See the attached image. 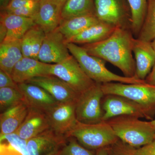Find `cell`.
<instances>
[{
  "label": "cell",
  "mask_w": 155,
  "mask_h": 155,
  "mask_svg": "<svg viewBox=\"0 0 155 155\" xmlns=\"http://www.w3.org/2000/svg\"><path fill=\"white\" fill-rule=\"evenodd\" d=\"M135 38L123 26H118L105 39L82 45L92 56L103 59L119 68L124 76L135 77V60L132 55Z\"/></svg>",
  "instance_id": "obj_1"
},
{
  "label": "cell",
  "mask_w": 155,
  "mask_h": 155,
  "mask_svg": "<svg viewBox=\"0 0 155 155\" xmlns=\"http://www.w3.org/2000/svg\"><path fill=\"white\" fill-rule=\"evenodd\" d=\"M137 116L123 115L107 120L120 140L135 149L150 143L155 138V127L151 121Z\"/></svg>",
  "instance_id": "obj_2"
},
{
  "label": "cell",
  "mask_w": 155,
  "mask_h": 155,
  "mask_svg": "<svg viewBox=\"0 0 155 155\" xmlns=\"http://www.w3.org/2000/svg\"><path fill=\"white\" fill-rule=\"evenodd\" d=\"M70 54L79 63L86 75L96 83L104 84L116 82L126 84H143L145 81L137 78L120 76L111 72L106 67V61L89 54L82 46L67 43Z\"/></svg>",
  "instance_id": "obj_3"
},
{
  "label": "cell",
  "mask_w": 155,
  "mask_h": 155,
  "mask_svg": "<svg viewBox=\"0 0 155 155\" xmlns=\"http://www.w3.org/2000/svg\"><path fill=\"white\" fill-rule=\"evenodd\" d=\"M104 95L121 96L141 106L150 119L155 114V86L143 84H126L112 82L102 84Z\"/></svg>",
  "instance_id": "obj_4"
},
{
  "label": "cell",
  "mask_w": 155,
  "mask_h": 155,
  "mask_svg": "<svg viewBox=\"0 0 155 155\" xmlns=\"http://www.w3.org/2000/svg\"><path fill=\"white\" fill-rule=\"evenodd\" d=\"M77 140L82 146L96 151L110 147L119 140L113 128L107 122L95 124H85L78 122L69 137Z\"/></svg>",
  "instance_id": "obj_5"
},
{
  "label": "cell",
  "mask_w": 155,
  "mask_h": 155,
  "mask_svg": "<svg viewBox=\"0 0 155 155\" xmlns=\"http://www.w3.org/2000/svg\"><path fill=\"white\" fill-rule=\"evenodd\" d=\"M101 84L96 83L79 95L76 102V118L80 123L95 124L103 122L104 111L102 101L104 94Z\"/></svg>",
  "instance_id": "obj_6"
},
{
  "label": "cell",
  "mask_w": 155,
  "mask_h": 155,
  "mask_svg": "<svg viewBox=\"0 0 155 155\" xmlns=\"http://www.w3.org/2000/svg\"><path fill=\"white\" fill-rule=\"evenodd\" d=\"M50 75H54L64 81L79 94L96 83L86 75L72 55L61 63L51 64Z\"/></svg>",
  "instance_id": "obj_7"
},
{
  "label": "cell",
  "mask_w": 155,
  "mask_h": 155,
  "mask_svg": "<svg viewBox=\"0 0 155 155\" xmlns=\"http://www.w3.org/2000/svg\"><path fill=\"white\" fill-rule=\"evenodd\" d=\"M76 102L58 103L45 113L50 129L66 138L75 127L76 118Z\"/></svg>",
  "instance_id": "obj_8"
},
{
  "label": "cell",
  "mask_w": 155,
  "mask_h": 155,
  "mask_svg": "<svg viewBox=\"0 0 155 155\" xmlns=\"http://www.w3.org/2000/svg\"><path fill=\"white\" fill-rule=\"evenodd\" d=\"M102 100V107L104 111L103 122L123 115L150 119L141 106L124 97L117 95H104Z\"/></svg>",
  "instance_id": "obj_9"
},
{
  "label": "cell",
  "mask_w": 155,
  "mask_h": 155,
  "mask_svg": "<svg viewBox=\"0 0 155 155\" xmlns=\"http://www.w3.org/2000/svg\"><path fill=\"white\" fill-rule=\"evenodd\" d=\"M71 55L66 38L58 28L46 34L38 56V61L46 64H58Z\"/></svg>",
  "instance_id": "obj_10"
},
{
  "label": "cell",
  "mask_w": 155,
  "mask_h": 155,
  "mask_svg": "<svg viewBox=\"0 0 155 155\" xmlns=\"http://www.w3.org/2000/svg\"><path fill=\"white\" fill-rule=\"evenodd\" d=\"M25 82L35 84L44 89L58 103L76 102L80 95L65 81L54 75L35 77Z\"/></svg>",
  "instance_id": "obj_11"
},
{
  "label": "cell",
  "mask_w": 155,
  "mask_h": 155,
  "mask_svg": "<svg viewBox=\"0 0 155 155\" xmlns=\"http://www.w3.org/2000/svg\"><path fill=\"white\" fill-rule=\"evenodd\" d=\"M67 138L58 135L51 129L27 140L29 155H57Z\"/></svg>",
  "instance_id": "obj_12"
},
{
  "label": "cell",
  "mask_w": 155,
  "mask_h": 155,
  "mask_svg": "<svg viewBox=\"0 0 155 155\" xmlns=\"http://www.w3.org/2000/svg\"><path fill=\"white\" fill-rule=\"evenodd\" d=\"M19 90L23 94L24 101L29 108L45 113L58 103L44 89L28 83L18 84Z\"/></svg>",
  "instance_id": "obj_13"
},
{
  "label": "cell",
  "mask_w": 155,
  "mask_h": 155,
  "mask_svg": "<svg viewBox=\"0 0 155 155\" xmlns=\"http://www.w3.org/2000/svg\"><path fill=\"white\" fill-rule=\"evenodd\" d=\"M51 65L34 58L23 57L15 65L11 76L17 84L25 82L34 78L49 75Z\"/></svg>",
  "instance_id": "obj_14"
},
{
  "label": "cell",
  "mask_w": 155,
  "mask_h": 155,
  "mask_svg": "<svg viewBox=\"0 0 155 155\" xmlns=\"http://www.w3.org/2000/svg\"><path fill=\"white\" fill-rule=\"evenodd\" d=\"M133 53L135 57V76L145 80L155 64V53L150 43L134 40Z\"/></svg>",
  "instance_id": "obj_15"
},
{
  "label": "cell",
  "mask_w": 155,
  "mask_h": 155,
  "mask_svg": "<svg viewBox=\"0 0 155 155\" xmlns=\"http://www.w3.org/2000/svg\"><path fill=\"white\" fill-rule=\"evenodd\" d=\"M94 7L100 21L116 27L123 26L125 14L122 0H94Z\"/></svg>",
  "instance_id": "obj_16"
},
{
  "label": "cell",
  "mask_w": 155,
  "mask_h": 155,
  "mask_svg": "<svg viewBox=\"0 0 155 155\" xmlns=\"http://www.w3.org/2000/svg\"><path fill=\"white\" fill-rule=\"evenodd\" d=\"M49 129L44 112L29 108L27 116L16 132L21 138L28 140Z\"/></svg>",
  "instance_id": "obj_17"
},
{
  "label": "cell",
  "mask_w": 155,
  "mask_h": 155,
  "mask_svg": "<svg viewBox=\"0 0 155 155\" xmlns=\"http://www.w3.org/2000/svg\"><path fill=\"white\" fill-rule=\"evenodd\" d=\"M29 107L25 101L20 102L0 115V135L16 132L28 114Z\"/></svg>",
  "instance_id": "obj_18"
},
{
  "label": "cell",
  "mask_w": 155,
  "mask_h": 155,
  "mask_svg": "<svg viewBox=\"0 0 155 155\" xmlns=\"http://www.w3.org/2000/svg\"><path fill=\"white\" fill-rule=\"evenodd\" d=\"M62 9L50 0H43L37 14L34 18L45 34L52 32L59 27L62 21Z\"/></svg>",
  "instance_id": "obj_19"
},
{
  "label": "cell",
  "mask_w": 155,
  "mask_h": 155,
  "mask_svg": "<svg viewBox=\"0 0 155 155\" xmlns=\"http://www.w3.org/2000/svg\"><path fill=\"white\" fill-rule=\"evenodd\" d=\"M116 27L109 23L100 21L77 35L66 40V42L83 45L94 43L104 40L110 36Z\"/></svg>",
  "instance_id": "obj_20"
},
{
  "label": "cell",
  "mask_w": 155,
  "mask_h": 155,
  "mask_svg": "<svg viewBox=\"0 0 155 155\" xmlns=\"http://www.w3.org/2000/svg\"><path fill=\"white\" fill-rule=\"evenodd\" d=\"M0 22L7 31L5 39H21L25 33L35 25L32 18H26L1 11Z\"/></svg>",
  "instance_id": "obj_21"
},
{
  "label": "cell",
  "mask_w": 155,
  "mask_h": 155,
  "mask_svg": "<svg viewBox=\"0 0 155 155\" xmlns=\"http://www.w3.org/2000/svg\"><path fill=\"white\" fill-rule=\"evenodd\" d=\"M23 57L21 39H5L0 44V69L9 75Z\"/></svg>",
  "instance_id": "obj_22"
},
{
  "label": "cell",
  "mask_w": 155,
  "mask_h": 155,
  "mask_svg": "<svg viewBox=\"0 0 155 155\" xmlns=\"http://www.w3.org/2000/svg\"><path fill=\"white\" fill-rule=\"evenodd\" d=\"M100 21L95 14H86L62 20L58 29L67 40Z\"/></svg>",
  "instance_id": "obj_23"
},
{
  "label": "cell",
  "mask_w": 155,
  "mask_h": 155,
  "mask_svg": "<svg viewBox=\"0 0 155 155\" xmlns=\"http://www.w3.org/2000/svg\"><path fill=\"white\" fill-rule=\"evenodd\" d=\"M45 36V31L38 25L31 27L21 39L23 57L38 60L39 53Z\"/></svg>",
  "instance_id": "obj_24"
},
{
  "label": "cell",
  "mask_w": 155,
  "mask_h": 155,
  "mask_svg": "<svg viewBox=\"0 0 155 155\" xmlns=\"http://www.w3.org/2000/svg\"><path fill=\"white\" fill-rule=\"evenodd\" d=\"M95 14L94 0H67L61 11L62 20Z\"/></svg>",
  "instance_id": "obj_25"
},
{
  "label": "cell",
  "mask_w": 155,
  "mask_h": 155,
  "mask_svg": "<svg viewBox=\"0 0 155 155\" xmlns=\"http://www.w3.org/2000/svg\"><path fill=\"white\" fill-rule=\"evenodd\" d=\"M127 1L131 14V29L134 35L137 36L144 22L148 0H127Z\"/></svg>",
  "instance_id": "obj_26"
},
{
  "label": "cell",
  "mask_w": 155,
  "mask_h": 155,
  "mask_svg": "<svg viewBox=\"0 0 155 155\" xmlns=\"http://www.w3.org/2000/svg\"><path fill=\"white\" fill-rule=\"evenodd\" d=\"M137 38L149 43L155 39V0H148L144 22Z\"/></svg>",
  "instance_id": "obj_27"
},
{
  "label": "cell",
  "mask_w": 155,
  "mask_h": 155,
  "mask_svg": "<svg viewBox=\"0 0 155 155\" xmlns=\"http://www.w3.org/2000/svg\"><path fill=\"white\" fill-rule=\"evenodd\" d=\"M24 101V97L18 88H0V111L3 113L12 106Z\"/></svg>",
  "instance_id": "obj_28"
},
{
  "label": "cell",
  "mask_w": 155,
  "mask_h": 155,
  "mask_svg": "<svg viewBox=\"0 0 155 155\" xmlns=\"http://www.w3.org/2000/svg\"><path fill=\"white\" fill-rule=\"evenodd\" d=\"M96 151L87 149L81 145L74 137L67 138V142L58 155H95Z\"/></svg>",
  "instance_id": "obj_29"
},
{
  "label": "cell",
  "mask_w": 155,
  "mask_h": 155,
  "mask_svg": "<svg viewBox=\"0 0 155 155\" xmlns=\"http://www.w3.org/2000/svg\"><path fill=\"white\" fill-rule=\"evenodd\" d=\"M6 141L22 153L23 155H29L27 149V140L21 138L17 132L0 135V143Z\"/></svg>",
  "instance_id": "obj_30"
},
{
  "label": "cell",
  "mask_w": 155,
  "mask_h": 155,
  "mask_svg": "<svg viewBox=\"0 0 155 155\" xmlns=\"http://www.w3.org/2000/svg\"><path fill=\"white\" fill-rule=\"evenodd\" d=\"M136 149L119 139L109 147L108 155H135Z\"/></svg>",
  "instance_id": "obj_31"
},
{
  "label": "cell",
  "mask_w": 155,
  "mask_h": 155,
  "mask_svg": "<svg viewBox=\"0 0 155 155\" xmlns=\"http://www.w3.org/2000/svg\"><path fill=\"white\" fill-rule=\"evenodd\" d=\"M41 2L39 4H36V5H33L22 7V8L15 9L13 11H5L7 13H10V14L17 15V16L26 17V18H32L34 19L38 12L40 5Z\"/></svg>",
  "instance_id": "obj_32"
},
{
  "label": "cell",
  "mask_w": 155,
  "mask_h": 155,
  "mask_svg": "<svg viewBox=\"0 0 155 155\" xmlns=\"http://www.w3.org/2000/svg\"><path fill=\"white\" fill-rule=\"evenodd\" d=\"M42 0H11L5 10L2 11H10L22 7L39 4Z\"/></svg>",
  "instance_id": "obj_33"
},
{
  "label": "cell",
  "mask_w": 155,
  "mask_h": 155,
  "mask_svg": "<svg viewBox=\"0 0 155 155\" xmlns=\"http://www.w3.org/2000/svg\"><path fill=\"white\" fill-rule=\"evenodd\" d=\"M5 87L18 88V84L13 80L11 75L0 69V88Z\"/></svg>",
  "instance_id": "obj_34"
},
{
  "label": "cell",
  "mask_w": 155,
  "mask_h": 155,
  "mask_svg": "<svg viewBox=\"0 0 155 155\" xmlns=\"http://www.w3.org/2000/svg\"><path fill=\"white\" fill-rule=\"evenodd\" d=\"M0 155H23L9 143H0Z\"/></svg>",
  "instance_id": "obj_35"
},
{
  "label": "cell",
  "mask_w": 155,
  "mask_h": 155,
  "mask_svg": "<svg viewBox=\"0 0 155 155\" xmlns=\"http://www.w3.org/2000/svg\"><path fill=\"white\" fill-rule=\"evenodd\" d=\"M135 155H155V138L150 144L136 149Z\"/></svg>",
  "instance_id": "obj_36"
},
{
  "label": "cell",
  "mask_w": 155,
  "mask_h": 155,
  "mask_svg": "<svg viewBox=\"0 0 155 155\" xmlns=\"http://www.w3.org/2000/svg\"><path fill=\"white\" fill-rule=\"evenodd\" d=\"M145 80L146 83L155 86V64Z\"/></svg>",
  "instance_id": "obj_37"
},
{
  "label": "cell",
  "mask_w": 155,
  "mask_h": 155,
  "mask_svg": "<svg viewBox=\"0 0 155 155\" xmlns=\"http://www.w3.org/2000/svg\"><path fill=\"white\" fill-rule=\"evenodd\" d=\"M7 31L2 22H0V42H2L5 38Z\"/></svg>",
  "instance_id": "obj_38"
},
{
  "label": "cell",
  "mask_w": 155,
  "mask_h": 155,
  "mask_svg": "<svg viewBox=\"0 0 155 155\" xmlns=\"http://www.w3.org/2000/svg\"><path fill=\"white\" fill-rule=\"evenodd\" d=\"M110 147H106L97 150H96L95 155H108Z\"/></svg>",
  "instance_id": "obj_39"
},
{
  "label": "cell",
  "mask_w": 155,
  "mask_h": 155,
  "mask_svg": "<svg viewBox=\"0 0 155 155\" xmlns=\"http://www.w3.org/2000/svg\"><path fill=\"white\" fill-rule=\"evenodd\" d=\"M51 2H52L56 5L58 6L60 8L62 9V8L64 7V5L67 0H50Z\"/></svg>",
  "instance_id": "obj_40"
},
{
  "label": "cell",
  "mask_w": 155,
  "mask_h": 155,
  "mask_svg": "<svg viewBox=\"0 0 155 155\" xmlns=\"http://www.w3.org/2000/svg\"><path fill=\"white\" fill-rule=\"evenodd\" d=\"M11 0H0V8L1 11L5 10L8 6Z\"/></svg>",
  "instance_id": "obj_41"
},
{
  "label": "cell",
  "mask_w": 155,
  "mask_h": 155,
  "mask_svg": "<svg viewBox=\"0 0 155 155\" xmlns=\"http://www.w3.org/2000/svg\"><path fill=\"white\" fill-rule=\"evenodd\" d=\"M150 43L155 53V39L152 42H151Z\"/></svg>",
  "instance_id": "obj_42"
},
{
  "label": "cell",
  "mask_w": 155,
  "mask_h": 155,
  "mask_svg": "<svg viewBox=\"0 0 155 155\" xmlns=\"http://www.w3.org/2000/svg\"><path fill=\"white\" fill-rule=\"evenodd\" d=\"M151 122L153 125V126L155 127V119H154V120H152V121H151Z\"/></svg>",
  "instance_id": "obj_43"
},
{
  "label": "cell",
  "mask_w": 155,
  "mask_h": 155,
  "mask_svg": "<svg viewBox=\"0 0 155 155\" xmlns=\"http://www.w3.org/2000/svg\"></svg>",
  "instance_id": "obj_44"
}]
</instances>
